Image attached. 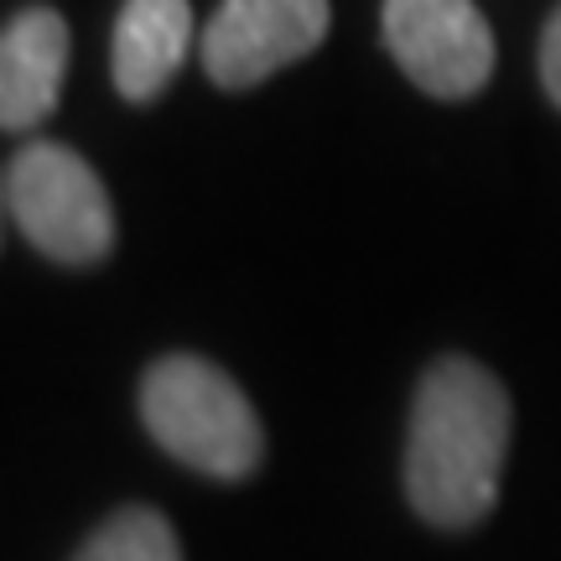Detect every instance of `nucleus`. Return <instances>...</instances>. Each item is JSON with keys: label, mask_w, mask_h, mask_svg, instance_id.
Instances as JSON below:
<instances>
[{"label": "nucleus", "mask_w": 561, "mask_h": 561, "mask_svg": "<svg viewBox=\"0 0 561 561\" xmlns=\"http://www.w3.org/2000/svg\"><path fill=\"white\" fill-rule=\"evenodd\" d=\"M510 396L479 359L447 354L416 385L405 426V500L437 530H468L500 500Z\"/></svg>", "instance_id": "obj_1"}, {"label": "nucleus", "mask_w": 561, "mask_h": 561, "mask_svg": "<svg viewBox=\"0 0 561 561\" xmlns=\"http://www.w3.org/2000/svg\"><path fill=\"white\" fill-rule=\"evenodd\" d=\"M140 421L178 462L208 479H250L265 458L255 405L219 364L198 354H167L140 380Z\"/></svg>", "instance_id": "obj_2"}, {"label": "nucleus", "mask_w": 561, "mask_h": 561, "mask_svg": "<svg viewBox=\"0 0 561 561\" xmlns=\"http://www.w3.org/2000/svg\"><path fill=\"white\" fill-rule=\"evenodd\" d=\"M5 208L26 244L58 265H94L115 250V208L100 172L62 140H26L5 161Z\"/></svg>", "instance_id": "obj_3"}, {"label": "nucleus", "mask_w": 561, "mask_h": 561, "mask_svg": "<svg viewBox=\"0 0 561 561\" xmlns=\"http://www.w3.org/2000/svg\"><path fill=\"white\" fill-rule=\"evenodd\" d=\"M385 47L432 100H473L494 73V32L473 0H385Z\"/></svg>", "instance_id": "obj_4"}, {"label": "nucleus", "mask_w": 561, "mask_h": 561, "mask_svg": "<svg viewBox=\"0 0 561 561\" xmlns=\"http://www.w3.org/2000/svg\"><path fill=\"white\" fill-rule=\"evenodd\" d=\"M328 0H224L203 32V73L219 89H255L318 53Z\"/></svg>", "instance_id": "obj_5"}, {"label": "nucleus", "mask_w": 561, "mask_h": 561, "mask_svg": "<svg viewBox=\"0 0 561 561\" xmlns=\"http://www.w3.org/2000/svg\"><path fill=\"white\" fill-rule=\"evenodd\" d=\"M68 73V21L26 5L0 26V130H32L58 110Z\"/></svg>", "instance_id": "obj_6"}, {"label": "nucleus", "mask_w": 561, "mask_h": 561, "mask_svg": "<svg viewBox=\"0 0 561 561\" xmlns=\"http://www.w3.org/2000/svg\"><path fill=\"white\" fill-rule=\"evenodd\" d=\"M193 42V5L187 0H125L110 42V73L130 104H151L178 79Z\"/></svg>", "instance_id": "obj_7"}, {"label": "nucleus", "mask_w": 561, "mask_h": 561, "mask_svg": "<svg viewBox=\"0 0 561 561\" xmlns=\"http://www.w3.org/2000/svg\"><path fill=\"white\" fill-rule=\"evenodd\" d=\"M73 561H182L178 530L151 504H125L79 546Z\"/></svg>", "instance_id": "obj_8"}, {"label": "nucleus", "mask_w": 561, "mask_h": 561, "mask_svg": "<svg viewBox=\"0 0 561 561\" xmlns=\"http://www.w3.org/2000/svg\"><path fill=\"white\" fill-rule=\"evenodd\" d=\"M541 83H546V94H551V104L561 110V5L551 11V21H546V32H541Z\"/></svg>", "instance_id": "obj_9"}, {"label": "nucleus", "mask_w": 561, "mask_h": 561, "mask_svg": "<svg viewBox=\"0 0 561 561\" xmlns=\"http://www.w3.org/2000/svg\"><path fill=\"white\" fill-rule=\"evenodd\" d=\"M0 214H5V178H0Z\"/></svg>", "instance_id": "obj_10"}]
</instances>
